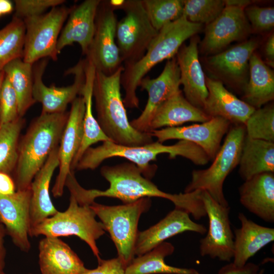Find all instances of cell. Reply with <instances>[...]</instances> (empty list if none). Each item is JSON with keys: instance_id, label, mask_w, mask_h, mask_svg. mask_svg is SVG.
I'll return each mask as SVG.
<instances>
[{"instance_id": "37", "label": "cell", "mask_w": 274, "mask_h": 274, "mask_svg": "<svg viewBox=\"0 0 274 274\" xmlns=\"http://www.w3.org/2000/svg\"><path fill=\"white\" fill-rule=\"evenodd\" d=\"M249 138L274 142V107L273 104L255 109L245 124Z\"/></svg>"}, {"instance_id": "34", "label": "cell", "mask_w": 274, "mask_h": 274, "mask_svg": "<svg viewBox=\"0 0 274 274\" xmlns=\"http://www.w3.org/2000/svg\"><path fill=\"white\" fill-rule=\"evenodd\" d=\"M25 26L23 19L13 16L12 20L0 29V72L11 61L22 58Z\"/></svg>"}, {"instance_id": "13", "label": "cell", "mask_w": 274, "mask_h": 274, "mask_svg": "<svg viewBox=\"0 0 274 274\" xmlns=\"http://www.w3.org/2000/svg\"><path fill=\"white\" fill-rule=\"evenodd\" d=\"M180 72L175 57L168 60L162 72L157 78H143L139 86L147 92L148 98L141 114L130 122L132 126L139 131L149 132L150 123L157 111L180 90Z\"/></svg>"}, {"instance_id": "11", "label": "cell", "mask_w": 274, "mask_h": 274, "mask_svg": "<svg viewBox=\"0 0 274 274\" xmlns=\"http://www.w3.org/2000/svg\"><path fill=\"white\" fill-rule=\"evenodd\" d=\"M109 1H100L98 6L95 31L86 55L96 70L109 76L123 66L116 41L117 18Z\"/></svg>"}, {"instance_id": "23", "label": "cell", "mask_w": 274, "mask_h": 274, "mask_svg": "<svg viewBox=\"0 0 274 274\" xmlns=\"http://www.w3.org/2000/svg\"><path fill=\"white\" fill-rule=\"evenodd\" d=\"M100 0H86L72 8L67 23L57 44L58 54L65 46L78 43L86 55L95 31V20Z\"/></svg>"}, {"instance_id": "35", "label": "cell", "mask_w": 274, "mask_h": 274, "mask_svg": "<svg viewBox=\"0 0 274 274\" xmlns=\"http://www.w3.org/2000/svg\"><path fill=\"white\" fill-rule=\"evenodd\" d=\"M25 120H16L0 126V173L12 176L18 159V147L20 132Z\"/></svg>"}, {"instance_id": "49", "label": "cell", "mask_w": 274, "mask_h": 274, "mask_svg": "<svg viewBox=\"0 0 274 274\" xmlns=\"http://www.w3.org/2000/svg\"><path fill=\"white\" fill-rule=\"evenodd\" d=\"M5 78V73L3 71L0 72V90L3 83V81Z\"/></svg>"}, {"instance_id": "6", "label": "cell", "mask_w": 274, "mask_h": 274, "mask_svg": "<svg viewBox=\"0 0 274 274\" xmlns=\"http://www.w3.org/2000/svg\"><path fill=\"white\" fill-rule=\"evenodd\" d=\"M244 125L230 127L223 145L207 168L194 169L184 192L204 190L218 203L229 207L223 192V184L228 175L238 165L246 136Z\"/></svg>"}, {"instance_id": "45", "label": "cell", "mask_w": 274, "mask_h": 274, "mask_svg": "<svg viewBox=\"0 0 274 274\" xmlns=\"http://www.w3.org/2000/svg\"><path fill=\"white\" fill-rule=\"evenodd\" d=\"M264 54L267 65L274 66V35L271 34L268 38L264 48Z\"/></svg>"}, {"instance_id": "38", "label": "cell", "mask_w": 274, "mask_h": 274, "mask_svg": "<svg viewBox=\"0 0 274 274\" xmlns=\"http://www.w3.org/2000/svg\"><path fill=\"white\" fill-rule=\"evenodd\" d=\"M183 16L189 21L210 24L221 13L225 5L224 0H183Z\"/></svg>"}, {"instance_id": "30", "label": "cell", "mask_w": 274, "mask_h": 274, "mask_svg": "<svg viewBox=\"0 0 274 274\" xmlns=\"http://www.w3.org/2000/svg\"><path fill=\"white\" fill-rule=\"evenodd\" d=\"M242 99L257 109L274 99V73L255 52L249 60V73Z\"/></svg>"}, {"instance_id": "17", "label": "cell", "mask_w": 274, "mask_h": 274, "mask_svg": "<svg viewBox=\"0 0 274 274\" xmlns=\"http://www.w3.org/2000/svg\"><path fill=\"white\" fill-rule=\"evenodd\" d=\"M258 46L255 40L245 41L209 57V68L232 88L243 93L249 73V60Z\"/></svg>"}, {"instance_id": "10", "label": "cell", "mask_w": 274, "mask_h": 274, "mask_svg": "<svg viewBox=\"0 0 274 274\" xmlns=\"http://www.w3.org/2000/svg\"><path fill=\"white\" fill-rule=\"evenodd\" d=\"M72 8L57 6L46 14L23 19L25 26L23 60L31 64L40 59H57V44Z\"/></svg>"}, {"instance_id": "9", "label": "cell", "mask_w": 274, "mask_h": 274, "mask_svg": "<svg viewBox=\"0 0 274 274\" xmlns=\"http://www.w3.org/2000/svg\"><path fill=\"white\" fill-rule=\"evenodd\" d=\"M117 9L125 13L117 23L116 41L122 62L126 64L144 55L158 31L151 23L142 0H124Z\"/></svg>"}, {"instance_id": "46", "label": "cell", "mask_w": 274, "mask_h": 274, "mask_svg": "<svg viewBox=\"0 0 274 274\" xmlns=\"http://www.w3.org/2000/svg\"><path fill=\"white\" fill-rule=\"evenodd\" d=\"M6 235L4 226L0 223V274H4L6 250L4 246V237Z\"/></svg>"}, {"instance_id": "4", "label": "cell", "mask_w": 274, "mask_h": 274, "mask_svg": "<svg viewBox=\"0 0 274 274\" xmlns=\"http://www.w3.org/2000/svg\"><path fill=\"white\" fill-rule=\"evenodd\" d=\"M202 25L189 21L184 16L164 26L136 61L124 64L120 83L125 91V108H139L136 89L140 81L157 64L176 55L183 43L200 31Z\"/></svg>"}, {"instance_id": "31", "label": "cell", "mask_w": 274, "mask_h": 274, "mask_svg": "<svg viewBox=\"0 0 274 274\" xmlns=\"http://www.w3.org/2000/svg\"><path fill=\"white\" fill-rule=\"evenodd\" d=\"M238 165L239 175L244 181L262 173H274V142L246 135Z\"/></svg>"}, {"instance_id": "2", "label": "cell", "mask_w": 274, "mask_h": 274, "mask_svg": "<svg viewBox=\"0 0 274 274\" xmlns=\"http://www.w3.org/2000/svg\"><path fill=\"white\" fill-rule=\"evenodd\" d=\"M161 154H167L172 159L180 156L196 165H204L210 161L201 148L185 140H179L171 145L156 141L138 146H124L107 141L97 147L89 148L78 161L75 170H93L107 159L121 157L134 164L143 175L150 179L157 168L156 165H151L150 162L156 160L157 156Z\"/></svg>"}, {"instance_id": "42", "label": "cell", "mask_w": 274, "mask_h": 274, "mask_svg": "<svg viewBox=\"0 0 274 274\" xmlns=\"http://www.w3.org/2000/svg\"><path fill=\"white\" fill-rule=\"evenodd\" d=\"M98 262L96 268L87 269L82 274H125L126 267L118 257L108 260L101 259Z\"/></svg>"}, {"instance_id": "39", "label": "cell", "mask_w": 274, "mask_h": 274, "mask_svg": "<svg viewBox=\"0 0 274 274\" xmlns=\"http://www.w3.org/2000/svg\"><path fill=\"white\" fill-rule=\"evenodd\" d=\"M19 117L16 94L5 76L0 90V126L12 122Z\"/></svg>"}, {"instance_id": "26", "label": "cell", "mask_w": 274, "mask_h": 274, "mask_svg": "<svg viewBox=\"0 0 274 274\" xmlns=\"http://www.w3.org/2000/svg\"><path fill=\"white\" fill-rule=\"evenodd\" d=\"M58 147L51 153L31 183L30 230L58 211L51 200L49 186L53 173L59 165Z\"/></svg>"}, {"instance_id": "1", "label": "cell", "mask_w": 274, "mask_h": 274, "mask_svg": "<svg viewBox=\"0 0 274 274\" xmlns=\"http://www.w3.org/2000/svg\"><path fill=\"white\" fill-rule=\"evenodd\" d=\"M100 174L110 184L105 190L86 189L78 183L74 174L67 176L65 186L80 205L89 206L99 197L118 198L124 204L143 198L157 197L171 201L175 208L186 211L196 220L200 219L205 214L199 191L179 194L163 192L131 162L104 166Z\"/></svg>"}, {"instance_id": "15", "label": "cell", "mask_w": 274, "mask_h": 274, "mask_svg": "<svg viewBox=\"0 0 274 274\" xmlns=\"http://www.w3.org/2000/svg\"><path fill=\"white\" fill-rule=\"evenodd\" d=\"M47 64L46 59L42 60L33 68V97L36 102L42 104V114H54L65 112L68 104L72 103L81 94L84 84L85 73L84 60L68 72L74 75L73 84L58 87L55 85L47 86L42 80L43 75Z\"/></svg>"}, {"instance_id": "40", "label": "cell", "mask_w": 274, "mask_h": 274, "mask_svg": "<svg viewBox=\"0 0 274 274\" xmlns=\"http://www.w3.org/2000/svg\"><path fill=\"white\" fill-rule=\"evenodd\" d=\"M246 16L252 30L265 32L274 26V8L249 6L244 9Z\"/></svg>"}, {"instance_id": "24", "label": "cell", "mask_w": 274, "mask_h": 274, "mask_svg": "<svg viewBox=\"0 0 274 274\" xmlns=\"http://www.w3.org/2000/svg\"><path fill=\"white\" fill-rule=\"evenodd\" d=\"M238 192L246 209L267 222H274L273 173H262L245 181Z\"/></svg>"}, {"instance_id": "12", "label": "cell", "mask_w": 274, "mask_h": 274, "mask_svg": "<svg viewBox=\"0 0 274 274\" xmlns=\"http://www.w3.org/2000/svg\"><path fill=\"white\" fill-rule=\"evenodd\" d=\"M201 197L209 218V229L206 236L200 241V254L203 257L230 262L234 252L230 207L220 204L206 191L201 190Z\"/></svg>"}, {"instance_id": "28", "label": "cell", "mask_w": 274, "mask_h": 274, "mask_svg": "<svg viewBox=\"0 0 274 274\" xmlns=\"http://www.w3.org/2000/svg\"><path fill=\"white\" fill-rule=\"evenodd\" d=\"M211 118L188 101L180 90L158 109L150 123L149 132L163 127H178L186 122L202 123Z\"/></svg>"}, {"instance_id": "20", "label": "cell", "mask_w": 274, "mask_h": 274, "mask_svg": "<svg viewBox=\"0 0 274 274\" xmlns=\"http://www.w3.org/2000/svg\"><path fill=\"white\" fill-rule=\"evenodd\" d=\"M191 39L188 45H182L179 48L176 58L185 97L192 105L202 110L208 91L198 58V39L195 36Z\"/></svg>"}, {"instance_id": "25", "label": "cell", "mask_w": 274, "mask_h": 274, "mask_svg": "<svg viewBox=\"0 0 274 274\" xmlns=\"http://www.w3.org/2000/svg\"><path fill=\"white\" fill-rule=\"evenodd\" d=\"M42 274H82L87 268L70 246L56 237L45 236L39 244Z\"/></svg>"}, {"instance_id": "14", "label": "cell", "mask_w": 274, "mask_h": 274, "mask_svg": "<svg viewBox=\"0 0 274 274\" xmlns=\"http://www.w3.org/2000/svg\"><path fill=\"white\" fill-rule=\"evenodd\" d=\"M230 125V122L226 119L215 117L199 124L165 127L154 130L150 133L161 143L173 139L192 142L201 148L210 161H213L221 146L223 138L228 132Z\"/></svg>"}, {"instance_id": "16", "label": "cell", "mask_w": 274, "mask_h": 274, "mask_svg": "<svg viewBox=\"0 0 274 274\" xmlns=\"http://www.w3.org/2000/svg\"><path fill=\"white\" fill-rule=\"evenodd\" d=\"M204 30L200 46L202 52L209 54L219 52L233 42L244 40L252 30L244 9L225 6Z\"/></svg>"}, {"instance_id": "27", "label": "cell", "mask_w": 274, "mask_h": 274, "mask_svg": "<svg viewBox=\"0 0 274 274\" xmlns=\"http://www.w3.org/2000/svg\"><path fill=\"white\" fill-rule=\"evenodd\" d=\"M238 218L241 227L234 229L232 263L235 266L241 267L262 248L273 241L274 228L259 225L242 213L238 214Z\"/></svg>"}, {"instance_id": "5", "label": "cell", "mask_w": 274, "mask_h": 274, "mask_svg": "<svg viewBox=\"0 0 274 274\" xmlns=\"http://www.w3.org/2000/svg\"><path fill=\"white\" fill-rule=\"evenodd\" d=\"M123 65L108 76L96 70L93 88L97 121L111 142L118 145L138 146L153 142L150 132L134 128L127 118L121 94Z\"/></svg>"}, {"instance_id": "18", "label": "cell", "mask_w": 274, "mask_h": 274, "mask_svg": "<svg viewBox=\"0 0 274 274\" xmlns=\"http://www.w3.org/2000/svg\"><path fill=\"white\" fill-rule=\"evenodd\" d=\"M85 104L77 97L72 102L68 117L58 147L59 173L52 188L54 197L63 193L65 181L71 172L72 162L81 145L84 130Z\"/></svg>"}, {"instance_id": "51", "label": "cell", "mask_w": 274, "mask_h": 274, "mask_svg": "<svg viewBox=\"0 0 274 274\" xmlns=\"http://www.w3.org/2000/svg\"><path fill=\"white\" fill-rule=\"evenodd\" d=\"M4 274H5V273ZM29 274H32V273H29Z\"/></svg>"}, {"instance_id": "7", "label": "cell", "mask_w": 274, "mask_h": 274, "mask_svg": "<svg viewBox=\"0 0 274 274\" xmlns=\"http://www.w3.org/2000/svg\"><path fill=\"white\" fill-rule=\"evenodd\" d=\"M90 205H80L71 195L68 208L42 221L29 230V235L56 237L75 235L90 248L98 261L101 258L96 240L105 233L103 224L95 219Z\"/></svg>"}, {"instance_id": "44", "label": "cell", "mask_w": 274, "mask_h": 274, "mask_svg": "<svg viewBox=\"0 0 274 274\" xmlns=\"http://www.w3.org/2000/svg\"><path fill=\"white\" fill-rule=\"evenodd\" d=\"M16 191L14 181L9 174L0 173V195H9Z\"/></svg>"}, {"instance_id": "48", "label": "cell", "mask_w": 274, "mask_h": 274, "mask_svg": "<svg viewBox=\"0 0 274 274\" xmlns=\"http://www.w3.org/2000/svg\"><path fill=\"white\" fill-rule=\"evenodd\" d=\"M13 10L12 2L8 0H0V17L3 15L11 13Z\"/></svg>"}, {"instance_id": "22", "label": "cell", "mask_w": 274, "mask_h": 274, "mask_svg": "<svg viewBox=\"0 0 274 274\" xmlns=\"http://www.w3.org/2000/svg\"><path fill=\"white\" fill-rule=\"evenodd\" d=\"M208 91L203 111L211 118L219 117L233 125H244L255 110L238 98L218 79L206 77Z\"/></svg>"}, {"instance_id": "41", "label": "cell", "mask_w": 274, "mask_h": 274, "mask_svg": "<svg viewBox=\"0 0 274 274\" xmlns=\"http://www.w3.org/2000/svg\"><path fill=\"white\" fill-rule=\"evenodd\" d=\"M63 0H15L14 16L24 19L40 15L49 8L62 5Z\"/></svg>"}, {"instance_id": "36", "label": "cell", "mask_w": 274, "mask_h": 274, "mask_svg": "<svg viewBox=\"0 0 274 274\" xmlns=\"http://www.w3.org/2000/svg\"><path fill=\"white\" fill-rule=\"evenodd\" d=\"M142 3L151 23L157 31L183 16V0H142Z\"/></svg>"}, {"instance_id": "3", "label": "cell", "mask_w": 274, "mask_h": 274, "mask_svg": "<svg viewBox=\"0 0 274 274\" xmlns=\"http://www.w3.org/2000/svg\"><path fill=\"white\" fill-rule=\"evenodd\" d=\"M68 114L66 112L41 113L19 139L17 162L12 175L16 191L30 188L36 175L59 146Z\"/></svg>"}, {"instance_id": "21", "label": "cell", "mask_w": 274, "mask_h": 274, "mask_svg": "<svg viewBox=\"0 0 274 274\" xmlns=\"http://www.w3.org/2000/svg\"><path fill=\"white\" fill-rule=\"evenodd\" d=\"M186 231L204 234L207 230L205 226L192 220L187 212L175 208L154 225L139 231L134 254L138 256L142 255L167 238Z\"/></svg>"}, {"instance_id": "47", "label": "cell", "mask_w": 274, "mask_h": 274, "mask_svg": "<svg viewBox=\"0 0 274 274\" xmlns=\"http://www.w3.org/2000/svg\"><path fill=\"white\" fill-rule=\"evenodd\" d=\"M225 6H233L245 9L252 3L249 0H224Z\"/></svg>"}, {"instance_id": "19", "label": "cell", "mask_w": 274, "mask_h": 274, "mask_svg": "<svg viewBox=\"0 0 274 274\" xmlns=\"http://www.w3.org/2000/svg\"><path fill=\"white\" fill-rule=\"evenodd\" d=\"M30 188L0 195V223L14 244L23 252L29 251Z\"/></svg>"}, {"instance_id": "8", "label": "cell", "mask_w": 274, "mask_h": 274, "mask_svg": "<svg viewBox=\"0 0 274 274\" xmlns=\"http://www.w3.org/2000/svg\"><path fill=\"white\" fill-rule=\"evenodd\" d=\"M149 197L118 206L92 203L90 207L101 220L117 250L118 257L126 267L134 258V247L141 215L151 207Z\"/></svg>"}, {"instance_id": "29", "label": "cell", "mask_w": 274, "mask_h": 274, "mask_svg": "<svg viewBox=\"0 0 274 274\" xmlns=\"http://www.w3.org/2000/svg\"><path fill=\"white\" fill-rule=\"evenodd\" d=\"M84 67L85 78L80 94L85 104L83 136L79 150L71 165V170L73 172L84 152L92 145L98 142H111L103 132L93 114V88L96 68L92 62L87 59L84 60Z\"/></svg>"}, {"instance_id": "43", "label": "cell", "mask_w": 274, "mask_h": 274, "mask_svg": "<svg viewBox=\"0 0 274 274\" xmlns=\"http://www.w3.org/2000/svg\"><path fill=\"white\" fill-rule=\"evenodd\" d=\"M260 270L259 266L255 263L248 262L241 267L230 263L222 267L218 274H256Z\"/></svg>"}, {"instance_id": "32", "label": "cell", "mask_w": 274, "mask_h": 274, "mask_svg": "<svg viewBox=\"0 0 274 274\" xmlns=\"http://www.w3.org/2000/svg\"><path fill=\"white\" fill-rule=\"evenodd\" d=\"M174 246L163 242L151 251L134 258L125 269V274H202L194 268H180L167 265L166 257L172 255Z\"/></svg>"}, {"instance_id": "33", "label": "cell", "mask_w": 274, "mask_h": 274, "mask_svg": "<svg viewBox=\"0 0 274 274\" xmlns=\"http://www.w3.org/2000/svg\"><path fill=\"white\" fill-rule=\"evenodd\" d=\"M3 71L16 94L19 115L23 117L36 102L32 93V64L24 62L22 58H17L8 63Z\"/></svg>"}, {"instance_id": "50", "label": "cell", "mask_w": 274, "mask_h": 274, "mask_svg": "<svg viewBox=\"0 0 274 274\" xmlns=\"http://www.w3.org/2000/svg\"><path fill=\"white\" fill-rule=\"evenodd\" d=\"M264 269H261L256 274H264Z\"/></svg>"}]
</instances>
